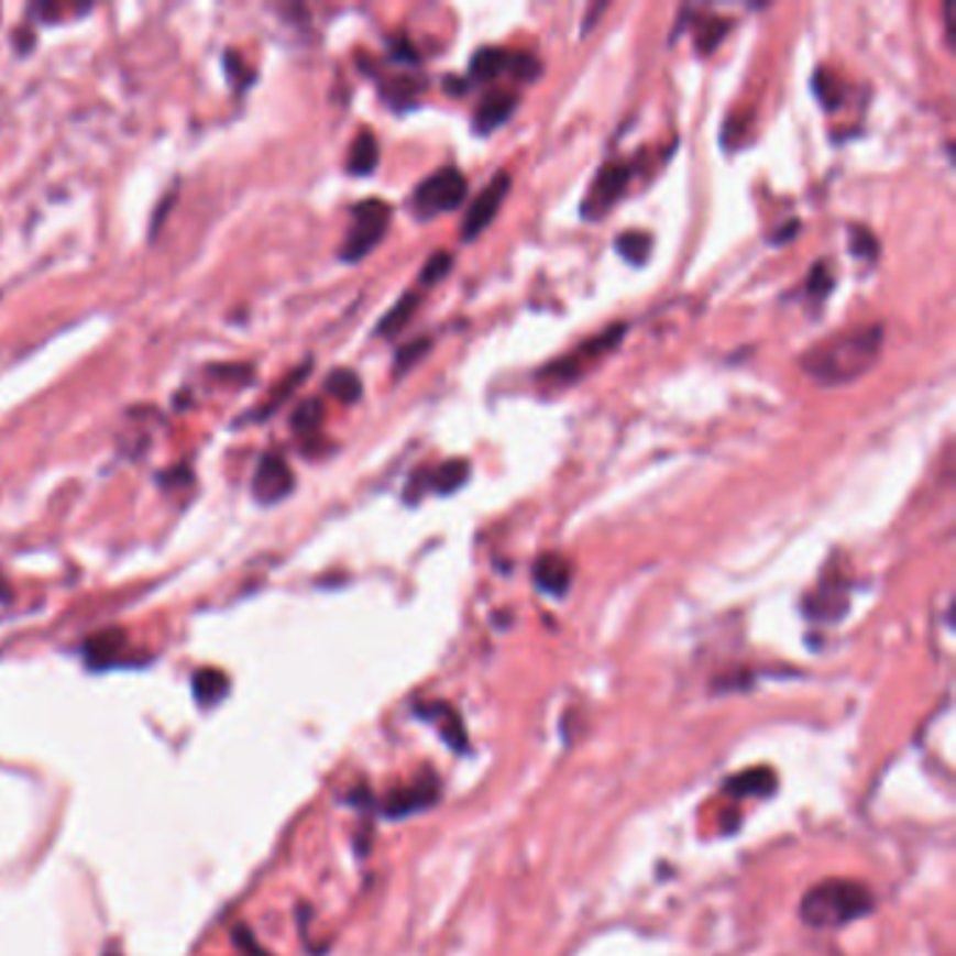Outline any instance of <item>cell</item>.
I'll use <instances>...</instances> for the list:
<instances>
[{"label": "cell", "mask_w": 956, "mask_h": 956, "mask_svg": "<svg viewBox=\"0 0 956 956\" xmlns=\"http://www.w3.org/2000/svg\"><path fill=\"white\" fill-rule=\"evenodd\" d=\"M850 248L853 253L861 259H876L878 255V239L872 237V230L867 228H850Z\"/></svg>", "instance_id": "484cf974"}, {"label": "cell", "mask_w": 956, "mask_h": 956, "mask_svg": "<svg viewBox=\"0 0 956 956\" xmlns=\"http://www.w3.org/2000/svg\"><path fill=\"white\" fill-rule=\"evenodd\" d=\"M505 70H510V74L521 81H534L536 76L541 74V63L534 54L519 51V54H508V65H505Z\"/></svg>", "instance_id": "cb8c5ba5"}, {"label": "cell", "mask_w": 956, "mask_h": 956, "mask_svg": "<svg viewBox=\"0 0 956 956\" xmlns=\"http://www.w3.org/2000/svg\"><path fill=\"white\" fill-rule=\"evenodd\" d=\"M807 289H811V295H816V298H820V295L825 298V295L833 289V273L825 261L814 264V273H811V278H807Z\"/></svg>", "instance_id": "4316f807"}, {"label": "cell", "mask_w": 956, "mask_h": 956, "mask_svg": "<svg viewBox=\"0 0 956 956\" xmlns=\"http://www.w3.org/2000/svg\"><path fill=\"white\" fill-rule=\"evenodd\" d=\"M729 25L733 23H729L727 18L702 20V23H699V32H695V45H699V51H702V54H707V51H715V45L727 37Z\"/></svg>", "instance_id": "44dd1931"}, {"label": "cell", "mask_w": 956, "mask_h": 956, "mask_svg": "<svg viewBox=\"0 0 956 956\" xmlns=\"http://www.w3.org/2000/svg\"><path fill=\"white\" fill-rule=\"evenodd\" d=\"M628 180H631V166H628V163H620V161L606 163V166L597 172L590 194H586L584 208H581L584 217L586 219L606 217V213L612 211V206L620 199V194L628 188Z\"/></svg>", "instance_id": "8992f818"}, {"label": "cell", "mask_w": 956, "mask_h": 956, "mask_svg": "<svg viewBox=\"0 0 956 956\" xmlns=\"http://www.w3.org/2000/svg\"><path fill=\"white\" fill-rule=\"evenodd\" d=\"M295 488V474L281 454H264L253 474V497L261 505H273L286 499Z\"/></svg>", "instance_id": "52a82bcc"}, {"label": "cell", "mask_w": 956, "mask_h": 956, "mask_svg": "<svg viewBox=\"0 0 956 956\" xmlns=\"http://www.w3.org/2000/svg\"><path fill=\"white\" fill-rule=\"evenodd\" d=\"M469 183L463 177V172H458L454 166L438 168L435 174H429L427 180L413 191L410 208L418 219H432L438 213H449L454 208H460V202L466 199Z\"/></svg>", "instance_id": "3957f363"}, {"label": "cell", "mask_w": 956, "mask_h": 956, "mask_svg": "<svg viewBox=\"0 0 956 956\" xmlns=\"http://www.w3.org/2000/svg\"><path fill=\"white\" fill-rule=\"evenodd\" d=\"M429 348H432V340H429V337H421V340H413V342H407V345H404V348H398L396 373L410 371V367L416 365V362H421V356L427 354Z\"/></svg>", "instance_id": "d4e9b609"}, {"label": "cell", "mask_w": 956, "mask_h": 956, "mask_svg": "<svg viewBox=\"0 0 956 956\" xmlns=\"http://www.w3.org/2000/svg\"><path fill=\"white\" fill-rule=\"evenodd\" d=\"M105 956H121V954H119V950H116V948H107V950H105Z\"/></svg>", "instance_id": "83f0119b"}, {"label": "cell", "mask_w": 956, "mask_h": 956, "mask_svg": "<svg viewBox=\"0 0 956 956\" xmlns=\"http://www.w3.org/2000/svg\"><path fill=\"white\" fill-rule=\"evenodd\" d=\"M872 906H876V898L864 883L831 878V881L807 889L800 903V917L811 928L827 932V928H842V925L864 917L872 912Z\"/></svg>", "instance_id": "7a4b0ae2"}, {"label": "cell", "mask_w": 956, "mask_h": 956, "mask_svg": "<svg viewBox=\"0 0 956 956\" xmlns=\"http://www.w3.org/2000/svg\"><path fill=\"white\" fill-rule=\"evenodd\" d=\"M127 648V634L119 628H107V631L90 637L85 646V659L90 668H107L121 659Z\"/></svg>", "instance_id": "8fae6325"}, {"label": "cell", "mask_w": 956, "mask_h": 956, "mask_svg": "<svg viewBox=\"0 0 956 956\" xmlns=\"http://www.w3.org/2000/svg\"><path fill=\"white\" fill-rule=\"evenodd\" d=\"M727 789L735 791V794H771L774 791V777L769 774V771H744L740 777H735V780L727 782Z\"/></svg>", "instance_id": "ffe728a7"}, {"label": "cell", "mask_w": 956, "mask_h": 956, "mask_svg": "<svg viewBox=\"0 0 956 956\" xmlns=\"http://www.w3.org/2000/svg\"><path fill=\"white\" fill-rule=\"evenodd\" d=\"M435 796H438V789H435L432 780L416 782V785H410V789H402L396 791V794H391V800H387L385 805V814L387 816L416 814V811H424V807L432 805Z\"/></svg>", "instance_id": "7c38bea8"}, {"label": "cell", "mask_w": 956, "mask_h": 956, "mask_svg": "<svg viewBox=\"0 0 956 956\" xmlns=\"http://www.w3.org/2000/svg\"><path fill=\"white\" fill-rule=\"evenodd\" d=\"M380 166V141L373 132H360L356 141L351 143V152H348V172L356 174V177H367L373 168Z\"/></svg>", "instance_id": "4fadbf2b"}, {"label": "cell", "mask_w": 956, "mask_h": 956, "mask_svg": "<svg viewBox=\"0 0 956 956\" xmlns=\"http://www.w3.org/2000/svg\"><path fill=\"white\" fill-rule=\"evenodd\" d=\"M615 248L628 264H646L648 255H651V237L642 233V230H626L615 239Z\"/></svg>", "instance_id": "e0dca14e"}, {"label": "cell", "mask_w": 956, "mask_h": 956, "mask_svg": "<svg viewBox=\"0 0 956 956\" xmlns=\"http://www.w3.org/2000/svg\"><path fill=\"white\" fill-rule=\"evenodd\" d=\"M320 424H323V404L317 402V398H309V402L300 404L293 416V429L300 435L317 432Z\"/></svg>", "instance_id": "7402d4cb"}, {"label": "cell", "mask_w": 956, "mask_h": 956, "mask_svg": "<svg viewBox=\"0 0 956 956\" xmlns=\"http://www.w3.org/2000/svg\"><path fill=\"white\" fill-rule=\"evenodd\" d=\"M534 581L541 592L547 595H567L572 584V564L559 553H547L536 561L534 567Z\"/></svg>", "instance_id": "30bf717a"}, {"label": "cell", "mask_w": 956, "mask_h": 956, "mask_svg": "<svg viewBox=\"0 0 956 956\" xmlns=\"http://www.w3.org/2000/svg\"><path fill=\"white\" fill-rule=\"evenodd\" d=\"M508 191H510V174L508 172L494 174V180L477 194V199L469 206L466 217H463V228H460L463 242H474V239H477L480 233L494 222V217H497L499 208H503Z\"/></svg>", "instance_id": "5b68a950"}, {"label": "cell", "mask_w": 956, "mask_h": 956, "mask_svg": "<svg viewBox=\"0 0 956 956\" xmlns=\"http://www.w3.org/2000/svg\"><path fill=\"white\" fill-rule=\"evenodd\" d=\"M391 222V206L385 199H365L354 208V224L348 230L340 255L345 261H360L385 239Z\"/></svg>", "instance_id": "277c9868"}, {"label": "cell", "mask_w": 956, "mask_h": 956, "mask_svg": "<svg viewBox=\"0 0 956 956\" xmlns=\"http://www.w3.org/2000/svg\"><path fill=\"white\" fill-rule=\"evenodd\" d=\"M418 304H421V298H418V293H407L402 300H398L396 306H393L391 311H387L385 317H382V323L376 326V334L385 337V334H398V331L404 329V326L410 323L413 315H416Z\"/></svg>", "instance_id": "2e32d148"}, {"label": "cell", "mask_w": 956, "mask_h": 956, "mask_svg": "<svg viewBox=\"0 0 956 956\" xmlns=\"http://www.w3.org/2000/svg\"><path fill=\"white\" fill-rule=\"evenodd\" d=\"M623 334H626V326H612L608 331H603V334H597L595 340L586 342L578 354L564 356V360H559L556 365H547L545 371H541V376H553V380H564L570 382L572 376H578V373L584 371L586 362L597 360L601 354H606L608 348H615L617 342L623 340Z\"/></svg>", "instance_id": "ba28073f"}, {"label": "cell", "mask_w": 956, "mask_h": 956, "mask_svg": "<svg viewBox=\"0 0 956 956\" xmlns=\"http://www.w3.org/2000/svg\"><path fill=\"white\" fill-rule=\"evenodd\" d=\"M194 695H197L199 707H217L219 702H222L224 695H228L230 684L228 677H224L219 668H202V671L194 673Z\"/></svg>", "instance_id": "5bb4252c"}, {"label": "cell", "mask_w": 956, "mask_h": 956, "mask_svg": "<svg viewBox=\"0 0 956 956\" xmlns=\"http://www.w3.org/2000/svg\"><path fill=\"white\" fill-rule=\"evenodd\" d=\"M516 105H519V96H516L514 90H491V94L480 101L477 110H474V130H477L480 135L494 132L497 127H503L505 121L514 116Z\"/></svg>", "instance_id": "9c48e42d"}, {"label": "cell", "mask_w": 956, "mask_h": 956, "mask_svg": "<svg viewBox=\"0 0 956 956\" xmlns=\"http://www.w3.org/2000/svg\"><path fill=\"white\" fill-rule=\"evenodd\" d=\"M452 253H447V250H438V253L429 255L421 270V286H432L441 278H447L449 270H452Z\"/></svg>", "instance_id": "603a6c76"}, {"label": "cell", "mask_w": 956, "mask_h": 956, "mask_svg": "<svg viewBox=\"0 0 956 956\" xmlns=\"http://www.w3.org/2000/svg\"><path fill=\"white\" fill-rule=\"evenodd\" d=\"M326 391H329L334 398H340L342 404H354L356 398L362 396V382L354 371L340 367V371L329 373V380H326Z\"/></svg>", "instance_id": "d6986e66"}, {"label": "cell", "mask_w": 956, "mask_h": 956, "mask_svg": "<svg viewBox=\"0 0 956 956\" xmlns=\"http://www.w3.org/2000/svg\"><path fill=\"white\" fill-rule=\"evenodd\" d=\"M505 65H508V51H503V48H483V51H477V54H474V59H472V76L477 81L497 79V76L505 70Z\"/></svg>", "instance_id": "ac0fdd59"}, {"label": "cell", "mask_w": 956, "mask_h": 956, "mask_svg": "<svg viewBox=\"0 0 956 956\" xmlns=\"http://www.w3.org/2000/svg\"><path fill=\"white\" fill-rule=\"evenodd\" d=\"M469 472H472V463H469V460H463V458L447 460V463H441V466L429 474V488H432L435 494H443V497H449V494H454L460 485L466 483Z\"/></svg>", "instance_id": "9a60e30c"}, {"label": "cell", "mask_w": 956, "mask_h": 956, "mask_svg": "<svg viewBox=\"0 0 956 956\" xmlns=\"http://www.w3.org/2000/svg\"><path fill=\"white\" fill-rule=\"evenodd\" d=\"M881 326L847 331V334L833 337L831 342H822V345L811 348L802 356V367L820 385H847V382L858 380V376H864L872 367L878 351H881Z\"/></svg>", "instance_id": "6da1fadb"}]
</instances>
